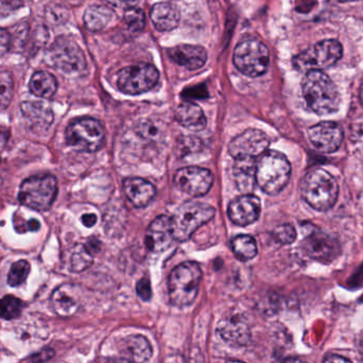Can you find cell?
I'll list each match as a JSON object with an SVG mask.
<instances>
[{"mask_svg":"<svg viewBox=\"0 0 363 363\" xmlns=\"http://www.w3.org/2000/svg\"><path fill=\"white\" fill-rule=\"evenodd\" d=\"M309 140L317 150L333 153L340 148L343 142V130L338 123L324 121L309 129Z\"/></svg>","mask_w":363,"mask_h":363,"instance_id":"obj_15","label":"cell"},{"mask_svg":"<svg viewBox=\"0 0 363 363\" xmlns=\"http://www.w3.org/2000/svg\"><path fill=\"white\" fill-rule=\"evenodd\" d=\"M14 96V81L12 74L6 70H0V111L10 106Z\"/></svg>","mask_w":363,"mask_h":363,"instance_id":"obj_32","label":"cell"},{"mask_svg":"<svg viewBox=\"0 0 363 363\" xmlns=\"http://www.w3.org/2000/svg\"><path fill=\"white\" fill-rule=\"evenodd\" d=\"M52 67L63 74H78L86 67V60L82 49L72 38L61 36L51 45L46 55Z\"/></svg>","mask_w":363,"mask_h":363,"instance_id":"obj_10","label":"cell"},{"mask_svg":"<svg viewBox=\"0 0 363 363\" xmlns=\"http://www.w3.org/2000/svg\"><path fill=\"white\" fill-rule=\"evenodd\" d=\"M123 189L129 202L138 208L150 204L157 194L155 185L140 178H129L123 181Z\"/></svg>","mask_w":363,"mask_h":363,"instance_id":"obj_21","label":"cell"},{"mask_svg":"<svg viewBox=\"0 0 363 363\" xmlns=\"http://www.w3.org/2000/svg\"><path fill=\"white\" fill-rule=\"evenodd\" d=\"M322 363H353L350 362L347 358L342 357V356L338 355H330L328 357L324 358L323 362Z\"/></svg>","mask_w":363,"mask_h":363,"instance_id":"obj_42","label":"cell"},{"mask_svg":"<svg viewBox=\"0 0 363 363\" xmlns=\"http://www.w3.org/2000/svg\"><path fill=\"white\" fill-rule=\"evenodd\" d=\"M29 0H0V8L6 13L12 12L26 6Z\"/></svg>","mask_w":363,"mask_h":363,"instance_id":"obj_39","label":"cell"},{"mask_svg":"<svg viewBox=\"0 0 363 363\" xmlns=\"http://www.w3.org/2000/svg\"><path fill=\"white\" fill-rule=\"evenodd\" d=\"M270 140L260 130L250 129L233 138L228 152L235 161H258L268 151Z\"/></svg>","mask_w":363,"mask_h":363,"instance_id":"obj_12","label":"cell"},{"mask_svg":"<svg viewBox=\"0 0 363 363\" xmlns=\"http://www.w3.org/2000/svg\"><path fill=\"white\" fill-rule=\"evenodd\" d=\"M217 330L219 336L233 347H242L247 345L251 339L249 325L241 318L230 317L221 320Z\"/></svg>","mask_w":363,"mask_h":363,"instance_id":"obj_19","label":"cell"},{"mask_svg":"<svg viewBox=\"0 0 363 363\" xmlns=\"http://www.w3.org/2000/svg\"><path fill=\"white\" fill-rule=\"evenodd\" d=\"M152 347L146 337L142 335H134L123 340V354L128 359L135 363L148 362L152 356Z\"/></svg>","mask_w":363,"mask_h":363,"instance_id":"obj_25","label":"cell"},{"mask_svg":"<svg viewBox=\"0 0 363 363\" xmlns=\"http://www.w3.org/2000/svg\"><path fill=\"white\" fill-rule=\"evenodd\" d=\"M233 62L239 72L252 78L262 76L270 63V53L266 45L255 38L241 40L234 50Z\"/></svg>","mask_w":363,"mask_h":363,"instance_id":"obj_5","label":"cell"},{"mask_svg":"<svg viewBox=\"0 0 363 363\" xmlns=\"http://www.w3.org/2000/svg\"><path fill=\"white\" fill-rule=\"evenodd\" d=\"M29 87L31 93L36 97L49 99L57 93V79L49 72L40 70L31 77Z\"/></svg>","mask_w":363,"mask_h":363,"instance_id":"obj_27","label":"cell"},{"mask_svg":"<svg viewBox=\"0 0 363 363\" xmlns=\"http://www.w3.org/2000/svg\"><path fill=\"white\" fill-rule=\"evenodd\" d=\"M113 4H123V6H132L133 4H135L136 2L140 1V0H111Z\"/></svg>","mask_w":363,"mask_h":363,"instance_id":"obj_44","label":"cell"},{"mask_svg":"<svg viewBox=\"0 0 363 363\" xmlns=\"http://www.w3.org/2000/svg\"><path fill=\"white\" fill-rule=\"evenodd\" d=\"M174 185L184 194L191 196H201L206 194L213 183V176L205 168H182L174 174Z\"/></svg>","mask_w":363,"mask_h":363,"instance_id":"obj_14","label":"cell"},{"mask_svg":"<svg viewBox=\"0 0 363 363\" xmlns=\"http://www.w3.org/2000/svg\"><path fill=\"white\" fill-rule=\"evenodd\" d=\"M273 235L277 240L283 245H290L296 239V232L291 224H283V225L277 226L273 232Z\"/></svg>","mask_w":363,"mask_h":363,"instance_id":"obj_36","label":"cell"},{"mask_svg":"<svg viewBox=\"0 0 363 363\" xmlns=\"http://www.w3.org/2000/svg\"><path fill=\"white\" fill-rule=\"evenodd\" d=\"M225 363H245L242 362H238V360H230V362H225Z\"/></svg>","mask_w":363,"mask_h":363,"instance_id":"obj_46","label":"cell"},{"mask_svg":"<svg viewBox=\"0 0 363 363\" xmlns=\"http://www.w3.org/2000/svg\"><path fill=\"white\" fill-rule=\"evenodd\" d=\"M343 48L336 40H325L317 43L300 55L294 57V65L303 72L323 70L334 66L342 57Z\"/></svg>","mask_w":363,"mask_h":363,"instance_id":"obj_9","label":"cell"},{"mask_svg":"<svg viewBox=\"0 0 363 363\" xmlns=\"http://www.w3.org/2000/svg\"><path fill=\"white\" fill-rule=\"evenodd\" d=\"M291 176V165L285 155L268 150L256 163V183L270 196L279 194L287 186Z\"/></svg>","mask_w":363,"mask_h":363,"instance_id":"obj_3","label":"cell"},{"mask_svg":"<svg viewBox=\"0 0 363 363\" xmlns=\"http://www.w3.org/2000/svg\"><path fill=\"white\" fill-rule=\"evenodd\" d=\"M211 205L200 202H187L181 205L172 217V232L176 241H187L201 226L211 221L215 216Z\"/></svg>","mask_w":363,"mask_h":363,"instance_id":"obj_8","label":"cell"},{"mask_svg":"<svg viewBox=\"0 0 363 363\" xmlns=\"http://www.w3.org/2000/svg\"><path fill=\"white\" fill-rule=\"evenodd\" d=\"M340 2H352V1H358V0H339Z\"/></svg>","mask_w":363,"mask_h":363,"instance_id":"obj_47","label":"cell"},{"mask_svg":"<svg viewBox=\"0 0 363 363\" xmlns=\"http://www.w3.org/2000/svg\"><path fill=\"white\" fill-rule=\"evenodd\" d=\"M183 97L187 101L190 99H204L208 97V91L204 85H198V86L189 87V89L184 91Z\"/></svg>","mask_w":363,"mask_h":363,"instance_id":"obj_37","label":"cell"},{"mask_svg":"<svg viewBox=\"0 0 363 363\" xmlns=\"http://www.w3.org/2000/svg\"><path fill=\"white\" fill-rule=\"evenodd\" d=\"M233 253L241 262L253 259L257 255L255 239L250 235H239L232 240Z\"/></svg>","mask_w":363,"mask_h":363,"instance_id":"obj_29","label":"cell"},{"mask_svg":"<svg viewBox=\"0 0 363 363\" xmlns=\"http://www.w3.org/2000/svg\"><path fill=\"white\" fill-rule=\"evenodd\" d=\"M68 18V12L61 4H51L46 10V19L51 25H61Z\"/></svg>","mask_w":363,"mask_h":363,"instance_id":"obj_35","label":"cell"},{"mask_svg":"<svg viewBox=\"0 0 363 363\" xmlns=\"http://www.w3.org/2000/svg\"><path fill=\"white\" fill-rule=\"evenodd\" d=\"M202 270L194 262H186L172 270L168 281L170 301L177 307L189 306L198 296Z\"/></svg>","mask_w":363,"mask_h":363,"instance_id":"obj_4","label":"cell"},{"mask_svg":"<svg viewBox=\"0 0 363 363\" xmlns=\"http://www.w3.org/2000/svg\"><path fill=\"white\" fill-rule=\"evenodd\" d=\"M301 194L305 202L313 208L325 211L336 204L339 185L330 172L317 168L309 172L303 179Z\"/></svg>","mask_w":363,"mask_h":363,"instance_id":"obj_2","label":"cell"},{"mask_svg":"<svg viewBox=\"0 0 363 363\" xmlns=\"http://www.w3.org/2000/svg\"><path fill=\"white\" fill-rule=\"evenodd\" d=\"M360 98H362V104H363V85L362 87V91H360Z\"/></svg>","mask_w":363,"mask_h":363,"instance_id":"obj_48","label":"cell"},{"mask_svg":"<svg viewBox=\"0 0 363 363\" xmlns=\"http://www.w3.org/2000/svg\"><path fill=\"white\" fill-rule=\"evenodd\" d=\"M106 363H135L128 359V358H113Z\"/></svg>","mask_w":363,"mask_h":363,"instance_id":"obj_45","label":"cell"},{"mask_svg":"<svg viewBox=\"0 0 363 363\" xmlns=\"http://www.w3.org/2000/svg\"><path fill=\"white\" fill-rule=\"evenodd\" d=\"M23 303L13 296H6L0 300V318L6 321L17 319L23 313Z\"/></svg>","mask_w":363,"mask_h":363,"instance_id":"obj_31","label":"cell"},{"mask_svg":"<svg viewBox=\"0 0 363 363\" xmlns=\"http://www.w3.org/2000/svg\"><path fill=\"white\" fill-rule=\"evenodd\" d=\"M136 291H138V296L140 298L144 301H149L152 296V289H151L150 281L147 277L140 279L136 286Z\"/></svg>","mask_w":363,"mask_h":363,"instance_id":"obj_38","label":"cell"},{"mask_svg":"<svg viewBox=\"0 0 363 363\" xmlns=\"http://www.w3.org/2000/svg\"><path fill=\"white\" fill-rule=\"evenodd\" d=\"M150 18L159 31H172L180 23L181 13L178 6L170 2H159L151 9Z\"/></svg>","mask_w":363,"mask_h":363,"instance_id":"obj_23","label":"cell"},{"mask_svg":"<svg viewBox=\"0 0 363 363\" xmlns=\"http://www.w3.org/2000/svg\"><path fill=\"white\" fill-rule=\"evenodd\" d=\"M11 47V35L6 30L0 28V57H4Z\"/></svg>","mask_w":363,"mask_h":363,"instance_id":"obj_40","label":"cell"},{"mask_svg":"<svg viewBox=\"0 0 363 363\" xmlns=\"http://www.w3.org/2000/svg\"><path fill=\"white\" fill-rule=\"evenodd\" d=\"M81 222L86 228H93L97 223V216L95 213H85L81 217Z\"/></svg>","mask_w":363,"mask_h":363,"instance_id":"obj_41","label":"cell"},{"mask_svg":"<svg viewBox=\"0 0 363 363\" xmlns=\"http://www.w3.org/2000/svg\"><path fill=\"white\" fill-rule=\"evenodd\" d=\"M176 119L182 127L190 131H202L207 125V119L202 108L190 101L183 102L177 108Z\"/></svg>","mask_w":363,"mask_h":363,"instance_id":"obj_24","label":"cell"},{"mask_svg":"<svg viewBox=\"0 0 363 363\" xmlns=\"http://www.w3.org/2000/svg\"><path fill=\"white\" fill-rule=\"evenodd\" d=\"M303 230L302 245L307 255L319 260H332L338 255L340 252L338 241L330 235L311 224L303 226Z\"/></svg>","mask_w":363,"mask_h":363,"instance_id":"obj_13","label":"cell"},{"mask_svg":"<svg viewBox=\"0 0 363 363\" xmlns=\"http://www.w3.org/2000/svg\"><path fill=\"white\" fill-rule=\"evenodd\" d=\"M262 203L254 194H245L230 203L228 208L230 221L239 226L254 223L259 218Z\"/></svg>","mask_w":363,"mask_h":363,"instance_id":"obj_16","label":"cell"},{"mask_svg":"<svg viewBox=\"0 0 363 363\" xmlns=\"http://www.w3.org/2000/svg\"><path fill=\"white\" fill-rule=\"evenodd\" d=\"M40 223L38 219H30L27 222V230H31V232H36L40 230Z\"/></svg>","mask_w":363,"mask_h":363,"instance_id":"obj_43","label":"cell"},{"mask_svg":"<svg viewBox=\"0 0 363 363\" xmlns=\"http://www.w3.org/2000/svg\"><path fill=\"white\" fill-rule=\"evenodd\" d=\"M29 262L27 260H18L11 267L10 272L8 274V283L11 287H18L25 283L30 273Z\"/></svg>","mask_w":363,"mask_h":363,"instance_id":"obj_34","label":"cell"},{"mask_svg":"<svg viewBox=\"0 0 363 363\" xmlns=\"http://www.w3.org/2000/svg\"><path fill=\"white\" fill-rule=\"evenodd\" d=\"M303 95L309 108L318 115L336 113L340 95L332 79L321 70L306 72L302 82Z\"/></svg>","mask_w":363,"mask_h":363,"instance_id":"obj_1","label":"cell"},{"mask_svg":"<svg viewBox=\"0 0 363 363\" xmlns=\"http://www.w3.org/2000/svg\"><path fill=\"white\" fill-rule=\"evenodd\" d=\"M53 311L60 317H70L81 306V289L72 284H64L53 291L51 296Z\"/></svg>","mask_w":363,"mask_h":363,"instance_id":"obj_18","label":"cell"},{"mask_svg":"<svg viewBox=\"0 0 363 363\" xmlns=\"http://www.w3.org/2000/svg\"><path fill=\"white\" fill-rule=\"evenodd\" d=\"M57 194V182L51 174L33 176L21 183L18 200L21 204L34 211L50 208Z\"/></svg>","mask_w":363,"mask_h":363,"instance_id":"obj_7","label":"cell"},{"mask_svg":"<svg viewBox=\"0 0 363 363\" xmlns=\"http://www.w3.org/2000/svg\"><path fill=\"white\" fill-rule=\"evenodd\" d=\"M123 21L132 32H140L146 26V15L138 6H128L123 14Z\"/></svg>","mask_w":363,"mask_h":363,"instance_id":"obj_33","label":"cell"},{"mask_svg":"<svg viewBox=\"0 0 363 363\" xmlns=\"http://www.w3.org/2000/svg\"><path fill=\"white\" fill-rule=\"evenodd\" d=\"M160 72L151 64L128 66L117 74V86L127 95H140L151 91L159 82Z\"/></svg>","mask_w":363,"mask_h":363,"instance_id":"obj_11","label":"cell"},{"mask_svg":"<svg viewBox=\"0 0 363 363\" xmlns=\"http://www.w3.org/2000/svg\"><path fill=\"white\" fill-rule=\"evenodd\" d=\"M174 240L172 217L160 216L151 222L146 232V245L153 253L166 251Z\"/></svg>","mask_w":363,"mask_h":363,"instance_id":"obj_17","label":"cell"},{"mask_svg":"<svg viewBox=\"0 0 363 363\" xmlns=\"http://www.w3.org/2000/svg\"><path fill=\"white\" fill-rule=\"evenodd\" d=\"M170 59L188 70L203 67L207 61V52L203 47L196 45H179L168 50Z\"/></svg>","mask_w":363,"mask_h":363,"instance_id":"obj_20","label":"cell"},{"mask_svg":"<svg viewBox=\"0 0 363 363\" xmlns=\"http://www.w3.org/2000/svg\"><path fill=\"white\" fill-rule=\"evenodd\" d=\"M93 264L91 250L85 245H77L70 256V270L72 272H83Z\"/></svg>","mask_w":363,"mask_h":363,"instance_id":"obj_30","label":"cell"},{"mask_svg":"<svg viewBox=\"0 0 363 363\" xmlns=\"http://www.w3.org/2000/svg\"><path fill=\"white\" fill-rule=\"evenodd\" d=\"M114 16L113 9L104 4H94L86 9L83 19L87 29L91 31H101L110 25Z\"/></svg>","mask_w":363,"mask_h":363,"instance_id":"obj_26","label":"cell"},{"mask_svg":"<svg viewBox=\"0 0 363 363\" xmlns=\"http://www.w3.org/2000/svg\"><path fill=\"white\" fill-rule=\"evenodd\" d=\"M21 112L32 129L46 131L53 121V112L42 101H26L21 104Z\"/></svg>","mask_w":363,"mask_h":363,"instance_id":"obj_22","label":"cell"},{"mask_svg":"<svg viewBox=\"0 0 363 363\" xmlns=\"http://www.w3.org/2000/svg\"><path fill=\"white\" fill-rule=\"evenodd\" d=\"M256 163L257 161H235L234 180L240 191L253 189L256 183Z\"/></svg>","mask_w":363,"mask_h":363,"instance_id":"obj_28","label":"cell"},{"mask_svg":"<svg viewBox=\"0 0 363 363\" xmlns=\"http://www.w3.org/2000/svg\"><path fill=\"white\" fill-rule=\"evenodd\" d=\"M66 142L81 152L100 150L106 142V130L97 119L82 117L74 119L66 129Z\"/></svg>","mask_w":363,"mask_h":363,"instance_id":"obj_6","label":"cell"}]
</instances>
